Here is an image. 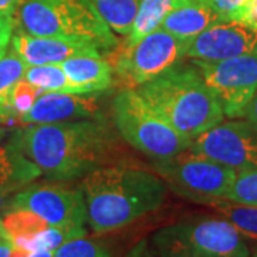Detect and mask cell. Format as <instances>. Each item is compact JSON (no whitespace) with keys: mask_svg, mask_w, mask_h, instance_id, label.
I'll return each mask as SVG.
<instances>
[{"mask_svg":"<svg viewBox=\"0 0 257 257\" xmlns=\"http://www.w3.org/2000/svg\"><path fill=\"white\" fill-rule=\"evenodd\" d=\"M43 92L40 89L26 82L25 79H22L15 86L10 96V109H12V114L16 120V123H19V119L32 109V106L35 104L36 99Z\"/></svg>","mask_w":257,"mask_h":257,"instance_id":"cell-28","label":"cell"},{"mask_svg":"<svg viewBox=\"0 0 257 257\" xmlns=\"http://www.w3.org/2000/svg\"><path fill=\"white\" fill-rule=\"evenodd\" d=\"M23 0H0V15L16 18L19 8Z\"/></svg>","mask_w":257,"mask_h":257,"instance_id":"cell-33","label":"cell"},{"mask_svg":"<svg viewBox=\"0 0 257 257\" xmlns=\"http://www.w3.org/2000/svg\"><path fill=\"white\" fill-rule=\"evenodd\" d=\"M9 143L52 182L83 179L107 166L119 142L109 120H74L19 128Z\"/></svg>","mask_w":257,"mask_h":257,"instance_id":"cell-1","label":"cell"},{"mask_svg":"<svg viewBox=\"0 0 257 257\" xmlns=\"http://www.w3.org/2000/svg\"><path fill=\"white\" fill-rule=\"evenodd\" d=\"M172 227L184 243L204 257H251L247 240L221 216H196Z\"/></svg>","mask_w":257,"mask_h":257,"instance_id":"cell-11","label":"cell"},{"mask_svg":"<svg viewBox=\"0 0 257 257\" xmlns=\"http://www.w3.org/2000/svg\"><path fill=\"white\" fill-rule=\"evenodd\" d=\"M47 229V221L26 209H8L0 216V236L12 246H23Z\"/></svg>","mask_w":257,"mask_h":257,"instance_id":"cell-18","label":"cell"},{"mask_svg":"<svg viewBox=\"0 0 257 257\" xmlns=\"http://www.w3.org/2000/svg\"><path fill=\"white\" fill-rule=\"evenodd\" d=\"M199 2H204V0H199Z\"/></svg>","mask_w":257,"mask_h":257,"instance_id":"cell-39","label":"cell"},{"mask_svg":"<svg viewBox=\"0 0 257 257\" xmlns=\"http://www.w3.org/2000/svg\"><path fill=\"white\" fill-rule=\"evenodd\" d=\"M221 106L226 117H244L257 93V55L240 56L219 62L190 60Z\"/></svg>","mask_w":257,"mask_h":257,"instance_id":"cell-8","label":"cell"},{"mask_svg":"<svg viewBox=\"0 0 257 257\" xmlns=\"http://www.w3.org/2000/svg\"><path fill=\"white\" fill-rule=\"evenodd\" d=\"M29 64L20 56L9 49L3 56H0V121L9 123L16 120L10 109V96L28 70Z\"/></svg>","mask_w":257,"mask_h":257,"instance_id":"cell-20","label":"cell"},{"mask_svg":"<svg viewBox=\"0 0 257 257\" xmlns=\"http://www.w3.org/2000/svg\"><path fill=\"white\" fill-rule=\"evenodd\" d=\"M248 2L250 0H204V3H207L217 13L220 22H236Z\"/></svg>","mask_w":257,"mask_h":257,"instance_id":"cell-29","label":"cell"},{"mask_svg":"<svg viewBox=\"0 0 257 257\" xmlns=\"http://www.w3.org/2000/svg\"><path fill=\"white\" fill-rule=\"evenodd\" d=\"M244 117H246L248 121L254 123V124L257 126V93L254 94V97L251 99V101H250V104H248Z\"/></svg>","mask_w":257,"mask_h":257,"instance_id":"cell-34","label":"cell"},{"mask_svg":"<svg viewBox=\"0 0 257 257\" xmlns=\"http://www.w3.org/2000/svg\"><path fill=\"white\" fill-rule=\"evenodd\" d=\"M87 236L86 227H73V226H66V227H56V226H49V229L40 233L39 236L29 240L20 247L28 248L32 251L36 250H52L55 251L62 244H64L69 240Z\"/></svg>","mask_w":257,"mask_h":257,"instance_id":"cell-25","label":"cell"},{"mask_svg":"<svg viewBox=\"0 0 257 257\" xmlns=\"http://www.w3.org/2000/svg\"><path fill=\"white\" fill-rule=\"evenodd\" d=\"M79 187L87 226L96 234L123 229L156 211L167 194V186L157 173L124 165L96 169L83 177Z\"/></svg>","mask_w":257,"mask_h":257,"instance_id":"cell-2","label":"cell"},{"mask_svg":"<svg viewBox=\"0 0 257 257\" xmlns=\"http://www.w3.org/2000/svg\"><path fill=\"white\" fill-rule=\"evenodd\" d=\"M190 149L236 172L257 170V126L247 119L223 120L193 139Z\"/></svg>","mask_w":257,"mask_h":257,"instance_id":"cell-10","label":"cell"},{"mask_svg":"<svg viewBox=\"0 0 257 257\" xmlns=\"http://www.w3.org/2000/svg\"><path fill=\"white\" fill-rule=\"evenodd\" d=\"M251 257H257V244L256 247H254V250H253V253H251Z\"/></svg>","mask_w":257,"mask_h":257,"instance_id":"cell-38","label":"cell"},{"mask_svg":"<svg viewBox=\"0 0 257 257\" xmlns=\"http://www.w3.org/2000/svg\"><path fill=\"white\" fill-rule=\"evenodd\" d=\"M5 136H6V128L3 127V126H0V142L3 140Z\"/></svg>","mask_w":257,"mask_h":257,"instance_id":"cell-37","label":"cell"},{"mask_svg":"<svg viewBox=\"0 0 257 257\" xmlns=\"http://www.w3.org/2000/svg\"><path fill=\"white\" fill-rule=\"evenodd\" d=\"M136 90L172 127L190 140L224 120L216 96L193 63L179 62Z\"/></svg>","mask_w":257,"mask_h":257,"instance_id":"cell-3","label":"cell"},{"mask_svg":"<svg viewBox=\"0 0 257 257\" xmlns=\"http://www.w3.org/2000/svg\"><path fill=\"white\" fill-rule=\"evenodd\" d=\"M113 123L123 140L153 162L179 155L192 145L132 87L121 89L111 101Z\"/></svg>","mask_w":257,"mask_h":257,"instance_id":"cell-5","label":"cell"},{"mask_svg":"<svg viewBox=\"0 0 257 257\" xmlns=\"http://www.w3.org/2000/svg\"><path fill=\"white\" fill-rule=\"evenodd\" d=\"M186 0H140L132 29L120 47L135 46L139 40L162 26L165 18Z\"/></svg>","mask_w":257,"mask_h":257,"instance_id":"cell-19","label":"cell"},{"mask_svg":"<svg viewBox=\"0 0 257 257\" xmlns=\"http://www.w3.org/2000/svg\"><path fill=\"white\" fill-rule=\"evenodd\" d=\"M184 49L186 43L159 28L135 46L124 49L117 45L109 53V63L126 87L136 89L184 59Z\"/></svg>","mask_w":257,"mask_h":257,"instance_id":"cell-7","label":"cell"},{"mask_svg":"<svg viewBox=\"0 0 257 257\" xmlns=\"http://www.w3.org/2000/svg\"><path fill=\"white\" fill-rule=\"evenodd\" d=\"M103 92L42 93L20 124H49L74 120H106Z\"/></svg>","mask_w":257,"mask_h":257,"instance_id":"cell-13","label":"cell"},{"mask_svg":"<svg viewBox=\"0 0 257 257\" xmlns=\"http://www.w3.org/2000/svg\"><path fill=\"white\" fill-rule=\"evenodd\" d=\"M42 176L37 166L10 143L0 145V216L10 199Z\"/></svg>","mask_w":257,"mask_h":257,"instance_id":"cell-15","label":"cell"},{"mask_svg":"<svg viewBox=\"0 0 257 257\" xmlns=\"http://www.w3.org/2000/svg\"><path fill=\"white\" fill-rule=\"evenodd\" d=\"M152 250L155 257H204L177 236L172 224L157 230L152 236Z\"/></svg>","mask_w":257,"mask_h":257,"instance_id":"cell-24","label":"cell"},{"mask_svg":"<svg viewBox=\"0 0 257 257\" xmlns=\"http://www.w3.org/2000/svg\"><path fill=\"white\" fill-rule=\"evenodd\" d=\"M16 29L32 36L87 42L106 55L119 45L92 0H23Z\"/></svg>","mask_w":257,"mask_h":257,"instance_id":"cell-4","label":"cell"},{"mask_svg":"<svg viewBox=\"0 0 257 257\" xmlns=\"http://www.w3.org/2000/svg\"><path fill=\"white\" fill-rule=\"evenodd\" d=\"M217 22H220V18L207 3L186 0L166 16L160 28L187 45Z\"/></svg>","mask_w":257,"mask_h":257,"instance_id":"cell-16","label":"cell"},{"mask_svg":"<svg viewBox=\"0 0 257 257\" xmlns=\"http://www.w3.org/2000/svg\"><path fill=\"white\" fill-rule=\"evenodd\" d=\"M257 55V30L240 22H217L189 42L184 57L200 62H219Z\"/></svg>","mask_w":257,"mask_h":257,"instance_id":"cell-12","label":"cell"},{"mask_svg":"<svg viewBox=\"0 0 257 257\" xmlns=\"http://www.w3.org/2000/svg\"><path fill=\"white\" fill-rule=\"evenodd\" d=\"M10 49L16 52L29 66L60 64L74 56L101 55L97 47L87 42L63 37L32 36L19 29H15L10 40Z\"/></svg>","mask_w":257,"mask_h":257,"instance_id":"cell-14","label":"cell"},{"mask_svg":"<svg viewBox=\"0 0 257 257\" xmlns=\"http://www.w3.org/2000/svg\"><path fill=\"white\" fill-rule=\"evenodd\" d=\"M60 64L82 93L106 92L113 84V69L101 55L74 56Z\"/></svg>","mask_w":257,"mask_h":257,"instance_id":"cell-17","label":"cell"},{"mask_svg":"<svg viewBox=\"0 0 257 257\" xmlns=\"http://www.w3.org/2000/svg\"><path fill=\"white\" fill-rule=\"evenodd\" d=\"M16 29V18L0 15V56L9 50L10 40Z\"/></svg>","mask_w":257,"mask_h":257,"instance_id":"cell-30","label":"cell"},{"mask_svg":"<svg viewBox=\"0 0 257 257\" xmlns=\"http://www.w3.org/2000/svg\"><path fill=\"white\" fill-rule=\"evenodd\" d=\"M53 257H113L110 250L103 243L87 236L69 240L56 248Z\"/></svg>","mask_w":257,"mask_h":257,"instance_id":"cell-26","label":"cell"},{"mask_svg":"<svg viewBox=\"0 0 257 257\" xmlns=\"http://www.w3.org/2000/svg\"><path fill=\"white\" fill-rule=\"evenodd\" d=\"M92 3L114 33L127 36L140 0H92Z\"/></svg>","mask_w":257,"mask_h":257,"instance_id":"cell-23","label":"cell"},{"mask_svg":"<svg viewBox=\"0 0 257 257\" xmlns=\"http://www.w3.org/2000/svg\"><path fill=\"white\" fill-rule=\"evenodd\" d=\"M153 169L167 189L206 206L226 199L237 175L234 169L196 153L190 147L170 159L153 162Z\"/></svg>","mask_w":257,"mask_h":257,"instance_id":"cell-6","label":"cell"},{"mask_svg":"<svg viewBox=\"0 0 257 257\" xmlns=\"http://www.w3.org/2000/svg\"><path fill=\"white\" fill-rule=\"evenodd\" d=\"M226 200L257 206V170L237 172Z\"/></svg>","mask_w":257,"mask_h":257,"instance_id":"cell-27","label":"cell"},{"mask_svg":"<svg viewBox=\"0 0 257 257\" xmlns=\"http://www.w3.org/2000/svg\"><path fill=\"white\" fill-rule=\"evenodd\" d=\"M8 209H26L56 227H86V204L80 187L67 184H29L10 199Z\"/></svg>","mask_w":257,"mask_h":257,"instance_id":"cell-9","label":"cell"},{"mask_svg":"<svg viewBox=\"0 0 257 257\" xmlns=\"http://www.w3.org/2000/svg\"><path fill=\"white\" fill-rule=\"evenodd\" d=\"M53 253L52 250H36V251H32L29 257H53Z\"/></svg>","mask_w":257,"mask_h":257,"instance_id":"cell-36","label":"cell"},{"mask_svg":"<svg viewBox=\"0 0 257 257\" xmlns=\"http://www.w3.org/2000/svg\"><path fill=\"white\" fill-rule=\"evenodd\" d=\"M217 211L221 217L230 221L246 240L257 244V206L240 204L226 199L207 204Z\"/></svg>","mask_w":257,"mask_h":257,"instance_id":"cell-21","label":"cell"},{"mask_svg":"<svg viewBox=\"0 0 257 257\" xmlns=\"http://www.w3.org/2000/svg\"><path fill=\"white\" fill-rule=\"evenodd\" d=\"M236 22L244 23L248 28L257 30V0H250L247 6L241 10Z\"/></svg>","mask_w":257,"mask_h":257,"instance_id":"cell-31","label":"cell"},{"mask_svg":"<svg viewBox=\"0 0 257 257\" xmlns=\"http://www.w3.org/2000/svg\"><path fill=\"white\" fill-rule=\"evenodd\" d=\"M124 257H155V254L150 243L146 239H143L130 248Z\"/></svg>","mask_w":257,"mask_h":257,"instance_id":"cell-32","label":"cell"},{"mask_svg":"<svg viewBox=\"0 0 257 257\" xmlns=\"http://www.w3.org/2000/svg\"><path fill=\"white\" fill-rule=\"evenodd\" d=\"M26 82L36 86L43 93H82L79 87L69 80L62 64H39L29 66L25 77Z\"/></svg>","mask_w":257,"mask_h":257,"instance_id":"cell-22","label":"cell"},{"mask_svg":"<svg viewBox=\"0 0 257 257\" xmlns=\"http://www.w3.org/2000/svg\"><path fill=\"white\" fill-rule=\"evenodd\" d=\"M10 250H12V244L0 236V257H10Z\"/></svg>","mask_w":257,"mask_h":257,"instance_id":"cell-35","label":"cell"}]
</instances>
